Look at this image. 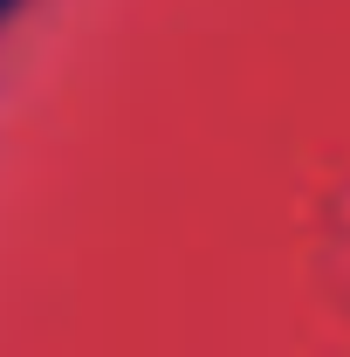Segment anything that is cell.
Masks as SVG:
<instances>
[{"label": "cell", "mask_w": 350, "mask_h": 357, "mask_svg": "<svg viewBox=\"0 0 350 357\" xmlns=\"http://www.w3.org/2000/svg\"><path fill=\"white\" fill-rule=\"evenodd\" d=\"M7 7H14V0H0V14H7Z\"/></svg>", "instance_id": "cell-1"}]
</instances>
